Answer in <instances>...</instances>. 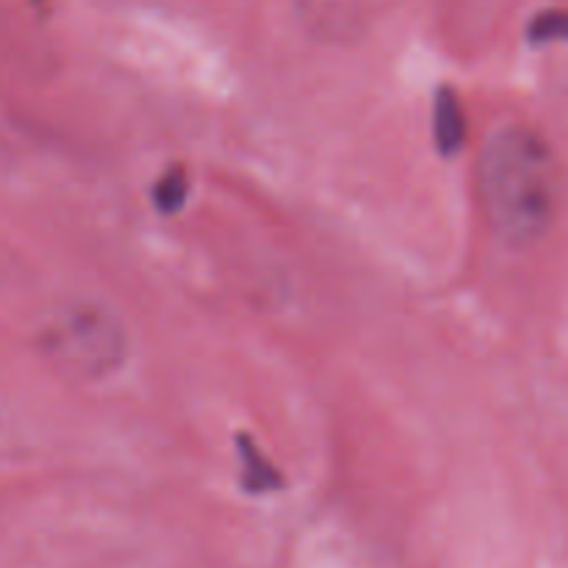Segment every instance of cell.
Listing matches in <instances>:
<instances>
[{
  "mask_svg": "<svg viewBox=\"0 0 568 568\" xmlns=\"http://www.w3.org/2000/svg\"><path fill=\"white\" fill-rule=\"evenodd\" d=\"M477 183L488 225L505 244L530 247L547 236L558 211V166L536 131L510 125L494 133Z\"/></svg>",
  "mask_w": 568,
  "mask_h": 568,
  "instance_id": "6da1fadb",
  "label": "cell"
},
{
  "mask_svg": "<svg viewBox=\"0 0 568 568\" xmlns=\"http://www.w3.org/2000/svg\"><path fill=\"white\" fill-rule=\"evenodd\" d=\"M39 349L53 369L75 381H103L128 358V333L100 303L61 305L39 331Z\"/></svg>",
  "mask_w": 568,
  "mask_h": 568,
  "instance_id": "7a4b0ae2",
  "label": "cell"
},
{
  "mask_svg": "<svg viewBox=\"0 0 568 568\" xmlns=\"http://www.w3.org/2000/svg\"><path fill=\"white\" fill-rule=\"evenodd\" d=\"M433 136L442 153H455L466 142V120L464 105L453 89H442L436 94V109H433Z\"/></svg>",
  "mask_w": 568,
  "mask_h": 568,
  "instance_id": "3957f363",
  "label": "cell"
},
{
  "mask_svg": "<svg viewBox=\"0 0 568 568\" xmlns=\"http://www.w3.org/2000/svg\"><path fill=\"white\" fill-rule=\"evenodd\" d=\"M239 455H242V480L253 494L275 491L281 486V475L275 466L264 458L258 447L247 436L239 438Z\"/></svg>",
  "mask_w": 568,
  "mask_h": 568,
  "instance_id": "277c9868",
  "label": "cell"
},
{
  "mask_svg": "<svg viewBox=\"0 0 568 568\" xmlns=\"http://www.w3.org/2000/svg\"><path fill=\"white\" fill-rule=\"evenodd\" d=\"M189 178L183 170H166L161 181L153 186V203L161 214L172 216L186 205Z\"/></svg>",
  "mask_w": 568,
  "mask_h": 568,
  "instance_id": "5b68a950",
  "label": "cell"
},
{
  "mask_svg": "<svg viewBox=\"0 0 568 568\" xmlns=\"http://www.w3.org/2000/svg\"><path fill=\"white\" fill-rule=\"evenodd\" d=\"M566 33V20L560 11H552V14H541L530 28V37L536 42H555Z\"/></svg>",
  "mask_w": 568,
  "mask_h": 568,
  "instance_id": "8992f818",
  "label": "cell"
}]
</instances>
